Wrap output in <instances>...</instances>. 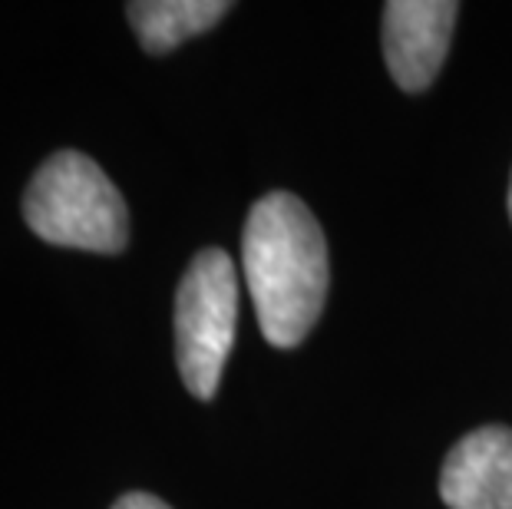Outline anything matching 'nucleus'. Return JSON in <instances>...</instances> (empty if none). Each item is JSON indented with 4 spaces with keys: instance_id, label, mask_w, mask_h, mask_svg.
I'll return each instance as SVG.
<instances>
[{
    "instance_id": "obj_2",
    "label": "nucleus",
    "mask_w": 512,
    "mask_h": 509,
    "mask_svg": "<svg viewBox=\"0 0 512 509\" xmlns=\"http://www.w3.org/2000/svg\"><path fill=\"white\" fill-rule=\"evenodd\" d=\"M24 219L43 242L116 255L129 242V212L90 156L53 153L24 192Z\"/></svg>"
},
{
    "instance_id": "obj_6",
    "label": "nucleus",
    "mask_w": 512,
    "mask_h": 509,
    "mask_svg": "<svg viewBox=\"0 0 512 509\" xmlns=\"http://www.w3.org/2000/svg\"><path fill=\"white\" fill-rule=\"evenodd\" d=\"M228 10L232 4L225 0H136L126 14L149 53H169L182 40L212 30Z\"/></svg>"
},
{
    "instance_id": "obj_5",
    "label": "nucleus",
    "mask_w": 512,
    "mask_h": 509,
    "mask_svg": "<svg viewBox=\"0 0 512 509\" xmlns=\"http://www.w3.org/2000/svg\"><path fill=\"white\" fill-rule=\"evenodd\" d=\"M440 496L450 509H512V430L466 433L446 453Z\"/></svg>"
},
{
    "instance_id": "obj_4",
    "label": "nucleus",
    "mask_w": 512,
    "mask_h": 509,
    "mask_svg": "<svg viewBox=\"0 0 512 509\" xmlns=\"http://www.w3.org/2000/svg\"><path fill=\"white\" fill-rule=\"evenodd\" d=\"M456 14L453 0H390L384 7V57L400 90L420 93L440 77Z\"/></svg>"
},
{
    "instance_id": "obj_8",
    "label": "nucleus",
    "mask_w": 512,
    "mask_h": 509,
    "mask_svg": "<svg viewBox=\"0 0 512 509\" xmlns=\"http://www.w3.org/2000/svg\"><path fill=\"white\" fill-rule=\"evenodd\" d=\"M509 215H512V182H509Z\"/></svg>"
},
{
    "instance_id": "obj_7",
    "label": "nucleus",
    "mask_w": 512,
    "mask_h": 509,
    "mask_svg": "<svg viewBox=\"0 0 512 509\" xmlns=\"http://www.w3.org/2000/svg\"><path fill=\"white\" fill-rule=\"evenodd\" d=\"M113 509H172V506H166L152 493H126L123 500H116Z\"/></svg>"
},
{
    "instance_id": "obj_3",
    "label": "nucleus",
    "mask_w": 512,
    "mask_h": 509,
    "mask_svg": "<svg viewBox=\"0 0 512 509\" xmlns=\"http://www.w3.org/2000/svg\"><path fill=\"white\" fill-rule=\"evenodd\" d=\"M238 275L222 248L192 258L176 295V361L192 397L212 400L235 344Z\"/></svg>"
},
{
    "instance_id": "obj_1",
    "label": "nucleus",
    "mask_w": 512,
    "mask_h": 509,
    "mask_svg": "<svg viewBox=\"0 0 512 509\" xmlns=\"http://www.w3.org/2000/svg\"><path fill=\"white\" fill-rule=\"evenodd\" d=\"M242 262L268 344L294 348L308 338L328 298V242L311 209L291 192H268L248 212Z\"/></svg>"
}]
</instances>
